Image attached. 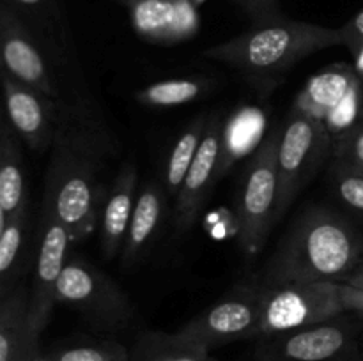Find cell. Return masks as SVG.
<instances>
[{
  "mask_svg": "<svg viewBox=\"0 0 363 361\" xmlns=\"http://www.w3.org/2000/svg\"><path fill=\"white\" fill-rule=\"evenodd\" d=\"M25 207H28V190L23 156L16 133L6 119L0 126V227Z\"/></svg>",
  "mask_w": 363,
  "mask_h": 361,
  "instance_id": "d6986e66",
  "label": "cell"
},
{
  "mask_svg": "<svg viewBox=\"0 0 363 361\" xmlns=\"http://www.w3.org/2000/svg\"><path fill=\"white\" fill-rule=\"evenodd\" d=\"M339 290L346 310L363 314V289L347 285V283H339Z\"/></svg>",
  "mask_w": 363,
  "mask_h": 361,
  "instance_id": "f1b7e54d",
  "label": "cell"
},
{
  "mask_svg": "<svg viewBox=\"0 0 363 361\" xmlns=\"http://www.w3.org/2000/svg\"><path fill=\"white\" fill-rule=\"evenodd\" d=\"M131 21L138 34L147 41H186L199 30V11L191 0H133L128 4Z\"/></svg>",
  "mask_w": 363,
  "mask_h": 361,
  "instance_id": "5bb4252c",
  "label": "cell"
},
{
  "mask_svg": "<svg viewBox=\"0 0 363 361\" xmlns=\"http://www.w3.org/2000/svg\"><path fill=\"white\" fill-rule=\"evenodd\" d=\"M261 317L262 287L243 285L195 315L176 333L179 338L211 353L225 343L259 338Z\"/></svg>",
  "mask_w": 363,
  "mask_h": 361,
  "instance_id": "ba28073f",
  "label": "cell"
},
{
  "mask_svg": "<svg viewBox=\"0 0 363 361\" xmlns=\"http://www.w3.org/2000/svg\"><path fill=\"white\" fill-rule=\"evenodd\" d=\"M363 239L346 218L308 207L294 219L262 271V289L293 283L344 282L358 269Z\"/></svg>",
  "mask_w": 363,
  "mask_h": 361,
  "instance_id": "7a4b0ae2",
  "label": "cell"
},
{
  "mask_svg": "<svg viewBox=\"0 0 363 361\" xmlns=\"http://www.w3.org/2000/svg\"><path fill=\"white\" fill-rule=\"evenodd\" d=\"M130 361H216L211 353L186 340L177 333L142 331L130 347Z\"/></svg>",
  "mask_w": 363,
  "mask_h": 361,
  "instance_id": "ffe728a7",
  "label": "cell"
},
{
  "mask_svg": "<svg viewBox=\"0 0 363 361\" xmlns=\"http://www.w3.org/2000/svg\"><path fill=\"white\" fill-rule=\"evenodd\" d=\"M360 101H362V84H358L353 91L347 94V98L333 110L328 115V119L325 120L326 127H328L330 133L340 134L344 131L351 130L353 127L354 119L358 115V110H360Z\"/></svg>",
  "mask_w": 363,
  "mask_h": 361,
  "instance_id": "4316f807",
  "label": "cell"
},
{
  "mask_svg": "<svg viewBox=\"0 0 363 361\" xmlns=\"http://www.w3.org/2000/svg\"><path fill=\"white\" fill-rule=\"evenodd\" d=\"M340 283H347V285H353V287H358V289H363V268H358L357 271H353L350 276H346V278H344V282H340Z\"/></svg>",
  "mask_w": 363,
  "mask_h": 361,
  "instance_id": "f546056e",
  "label": "cell"
},
{
  "mask_svg": "<svg viewBox=\"0 0 363 361\" xmlns=\"http://www.w3.org/2000/svg\"><path fill=\"white\" fill-rule=\"evenodd\" d=\"M346 311L339 283L314 282L262 289L259 338L296 331L340 317Z\"/></svg>",
  "mask_w": 363,
  "mask_h": 361,
  "instance_id": "52a82bcc",
  "label": "cell"
},
{
  "mask_svg": "<svg viewBox=\"0 0 363 361\" xmlns=\"http://www.w3.org/2000/svg\"><path fill=\"white\" fill-rule=\"evenodd\" d=\"M282 130H273L257 147L241 177L236 197L238 243L245 255H257L275 227L279 147Z\"/></svg>",
  "mask_w": 363,
  "mask_h": 361,
  "instance_id": "277c9868",
  "label": "cell"
},
{
  "mask_svg": "<svg viewBox=\"0 0 363 361\" xmlns=\"http://www.w3.org/2000/svg\"><path fill=\"white\" fill-rule=\"evenodd\" d=\"M337 45H342L339 28L289 18H264L243 34L204 50L202 55L241 73L273 74Z\"/></svg>",
  "mask_w": 363,
  "mask_h": 361,
  "instance_id": "3957f363",
  "label": "cell"
},
{
  "mask_svg": "<svg viewBox=\"0 0 363 361\" xmlns=\"http://www.w3.org/2000/svg\"><path fill=\"white\" fill-rule=\"evenodd\" d=\"M362 117H363V103H362Z\"/></svg>",
  "mask_w": 363,
  "mask_h": 361,
  "instance_id": "836d02e7",
  "label": "cell"
},
{
  "mask_svg": "<svg viewBox=\"0 0 363 361\" xmlns=\"http://www.w3.org/2000/svg\"><path fill=\"white\" fill-rule=\"evenodd\" d=\"M357 350L353 328L337 317L296 331L268 336L254 361H353Z\"/></svg>",
  "mask_w": 363,
  "mask_h": 361,
  "instance_id": "30bf717a",
  "label": "cell"
},
{
  "mask_svg": "<svg viewBox=\"0 0 363 361\" xmlns=\"http://www.w3.org/2000/svg\"><path fill=\"white\" fill-rule=\"evenodd\" d=\"M38 342L30 331L28 294L14 287L0 296V361H32Z\"/></svg>",
  "mask_w": 363,
  "mask_h": 361,
  "instance_id": "e0dca14e",
  "label": "cell"
},
{
  "mask_svg": "<svg viewBox=\"0 0 363 361\" xmlns=\"http://www.w3.org/2000/svg\"><path fill=\"white\" fill-rule=\"evenodd\" d=\"M191 2H194L195 6H201V4H202V2H206V0H191Z\"/></svg>",
  "mask_w": 363,
  "mask_h": 361,
  "instance_id": "1f68e13d",
  "label": "cell"
},
{
  "mask_svg": "<svg viewBox=\"0 0 363 361\" xmlns=\"http://www.w3.org/2000/svg\"><path fill=\"white\" fill-rule=\"evenodd\" d=\"M71 237L53 209L41 204L39 214V239L35 250L34 278L28 292V317L30 331L39 340L57 304V283L67 260V246Z\"/></svg>",
  "mask_w": 363,
  "mask_h": 361,
  "instance_id": "9c48e42d",
  "label": "cell"
},
{
  "mask_svg": "<svg viewBox=\"0 0 363 361\" xmlns=\"http://www.w3.org/2000/svg\"><path fill=\"white\" fill-rule=\"evenodd\" d=\"M332 183L337 197L353 211L363 212V172L344 159L333 158Z\"/></svg>",
  "mask_w": 363,
  "mask_h": 361,
  "instance_id": "d4e9b609",
  "label": "cell"
},
{
  "mask_svg": "<svg viewBox=\"0 0 363 361\" xmlns=\"http://www.w3.org/2000/svg\"><path fill=\"white\" fill-rule=\"evenodd\" d=\"M137 166L124 163L106 191L99 219V244L106 260L121 255L137 204Z\"/></svg>",
  "mask_w": 363,
  "mask_h": 361,
  "instance_id": "9a60e30c",
  "label": "cell"
},
{
  "mask_svg": "<svg viewBox=\"0 0 363 361\" xmlns=\"http://www.w3.org/2000/svg\"><path fill=\"white\" fill-rule=\"evenodd\" d=\"M223 130L220 117L211 115L197 156L188 170L179 193L174 198V229L177 236L186 234L197 222L202 205L208 200L215 183L216 170L222 165Z\"/></svg>",
  "mask_w": 363,
  "mask_h": 361,
  "instance_id": "4fadbf2b",
  "label": "cell"
},
{
  "mask_svg": "<svg viewBox=\"0 0 363 361\" xmlns=\"http://www.w3.org/2000/svg\"><path fill=\"white\" fill-rule=\"evenodd\" d=\"M123 2L126 4V6H128V4H130V2H133V0H123Z\"/></svg>",
  "mask_w": 363,
  "mask_h": 361,
  "instance_id": "d6a6232c",
  "label": "cell"
},
{
  "mask_svg": "<svg viewBox=\"0 0 363 361\" xmlns=\"http://www.w3.org/2000/svg\"><path fill=\"white\" fill-rule=\"evenodd\" d=\"M357 60H358V64H357L358 71H360V73H363V50L357 55Z\"/></svg>",
  "mask_w": 363,
  "mask_h": 361,
  "instance_id": "4dcf8cb0",
  "label": "cell"
},
{
  "mask_svg": "<svg viewBox=\"0 0 363 361\" xmlns=\"http://www.w3.org/2000/svg\"><path fill=\"white\" fill-rule=\"evenodd\" d=\"M342 45L347 46L354 57L363 50V9L357 16L351 18L344 27L339 28Z\"/></svg>",
  "mask_w": 363,
  "mask_h": 361,
  "instance_id": "83f0119b",
  "label": "cell"
},
{
  "mask_svg": "<svg viewBox=\"0 0 363 361\" xmlns=\"http://www.w3.org/2000/svg\"><path fill=\"white\" fill-rule=\"evenodd\" d=\"M57 303L98 331L117 333L133 324L137 310L128 294L91 262L69 257L57 283Z\"/></svg>",
  "mask_w": 363,
  "mask_h": 361,
  "instance_id": "5b68a950",
  "label": "cell"
},
{
  "mask_svg": "<svg viewBox=\"0 0 363 361\" xmlns=\"http://www.w3.org/2000/svg\"><path fill=\"white\" fill-rule=\"evenodd\" d=\"M2 88L7 122L14 133L34 152L50 151L59 122L60 101L14 80L6 71H2Z\"/></svg>",
  "mask_w": 363,
  "mask_h": 361,
  "instance_id": "7c38bea8",
  "label": "cell"
},
{
  "mask_svg": "<svg viewBox=\"0 0 363 361\" xmlns=\"http://www.w3.org/2000/svg\"><path fill=\"white\" fill-rule=\"evenodd\" d=\"M208 115H201L191 120L190 126L184 127L176 138V142L170 147L169 156L165 161V170H163L162 184L165 188V193L169 198H176L179 193L181 186L184 183L188 170L197 156L199 147L204 138L206 127H208Z\"/></svg>",
  "mask_w": 363,
  "mask_h": 361,
  "instance_id": "44dd1931",
  "label": "cell"
},
{
  "mask_svg": "<svg viewBox=\"0 0 363 361\" xmlns=\"http://www.w3.org/2000/svg\"><path fill=\"white\" fill-rule=\"evenodd\" d=\"M358 84L360 78L350 66H332L307 81L296 96L294 108L325 122Z\"/></svg>",
  "mask_w": 363,
  "mask_h": 361,
  "instance_id": "ac0fdd59",
  "label": "cell"
},
{
  "mask_svg": "<svg viewBox=\"0 0 363 361\" xmlns=\"http://www.w3.org/2000/svg\"><path fill=\"white\" fill-rule=\"evenodd\" d=\"M332 152L333 158L344 159L363 172V126H353L337 134L332 142Z\"/></svg>",
  "mask_w": 363,
  "mask_h": 361,
  "instance_id": "484cf974",
  "label": "cell"
},
{
  "mask_svg": "<svg viewBox=\"0 0 363 361\" xmlns=\"http://www.w3.org/2000/svg\"><path fill=\"white\" fill-rule=\"evenodd\" d=\"M113 154L116 142L84 103H60L43 202L53 209L71 241L91 236L101 219L106 197L101 172Z\"/></svg>",
  "mask_w": 363,
  "mask_h": 361,
  "instance_id": "6da1fadb",
  "label": "cell"
},
{
  "mask_svg": "<svg viewBox=\"0 0 363 361\" xmlns=\"http://www.w3.org/2000/svg\"><path fill=\"white\" fill-rule=\"evenodd\" d=\"M0 55L6 73L14 80L60 101V87L52 74L45 50L14 7L0 11Z\"/></svg>",
  "mask_w": 363,
  "mask_h": 361,
  "instance_id": "8fae6325",
  "label": "cell"
},
{
  "mask_svg": "<svg viewBox=\"0 0 363 361\" xmlns=\"http://www.w3.org/2000/svg\"><path fill=\"white\" fill-rule=\"evenodd\" d=\"M52 361H130V349L119 342L101 340L62 347L53 353Z\"/></svg>",
  "mask_w": 363,
  "mask_h": 361,
  "instance_id": "cb8c5ba5",
  "label": "cell"
},
{
  "mask_svg": "<svg viewBox=\"0 0 363 361\" xmlns=\"http://www.w3.org/2000/svg\"><path fill=\"white\" fill-rule=\"evenodd\" d=\"M165 188L162 183H147L137 195L130 229L121 251V265L124 269L133 268L151 248L162 225L163 209H165Z\"/></svg>",
  "mask_w": 363,
  "mask_h": 361,
  "instance_id": "2e32d148",
  "label": "cell"
},
{
  "mask_svg": "<svg viewBox=\"0 0 363 361\" xmlns=\"http://www.w3.org/2000/svg\"><path fill=\"white\" fill-rule=\"evenodd\" d=\"M28 209L18 212L6 225L0 227V296L13 290L23 255L28 229Z\"/></svg>",
  "mask_w": 363,
  "mask_h": 361,
  "instance_id": "603a6c76",
  "label": "cell"
},
{
  "mask_svg": "<svg viewBox=\"0 0 363 361\" xmlns=\"http://www.w3.org/2000/svg\"><path fill=\"white\" fill-rule=\"evenodd\" d=\"M332 142V134L323 120L293 108L280 137L275 225L289 211L311 176H314Z\"/></svg>",
  "mask_w": 363,
  "mask_h": 361,
  "instance_id": "8992f818",
  "label": "cell"
},
{
  "mask_svg": "<svg viewBox=\"0 0 363 361\" xmlns=\"http://www.w3.org/2000/svg\"><path fill=\"white\" fill-rule=\"evenodd\" d=\"M211 87L208 78L186 76L160 80L135 92V99L147 108H174L202 98Z\"/></svg>",
  "mask_w": 363,
  "mask_h": 361,
  "instance_id": "7402d4cb",
  "label": "cell"
}]
</instances>
